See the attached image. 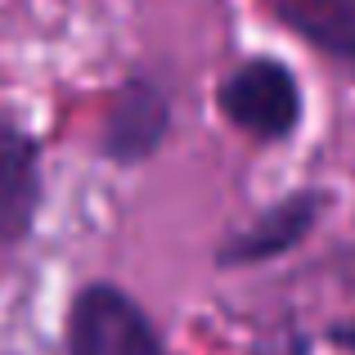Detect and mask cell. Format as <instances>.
<instances>
[{"instance_id": "cell-6", "label": "cell", "mask_w": 355, "mask_h": 355, "mask_svg": "<svg viewBox=\"0 0 355 355\" xmlns=\"http://www.w3.org/2000/svg\"><path fill=\"white\" fill-rule=\"evenodd\" d=\"M279 27L355 81V0H266Z\"/></svg>"}, {"instance_id": "cell-7", "label": "cell", "mask_w": 355, "mask_h": 355, "mask_svg": "<svg viewBox=\"0 0 355 355\" xmlns=\"http://www.w3.org/2000/svg\"><path fill=\"white\" fill-rule=\"evenodd\" d=\"M257 355H311V338L297 324H279L270 338H261Z\"/></svg>"}, {"instance_id": "cell-4", "label": "cell", "mask_w": 355, "mask_h": 355, "mask_svg": "<svg viewBox=\"0 0 355 355\" xmlns=\"http://www.w3.org/2000/svg\"><path fill=\"white\" fill-rule=\"evenodd\" d=\"M171 121H175L171 90L157 77H148V72H130L104 108L95 153L104 162L121 166V171H135V166L153 162L162 153L166 135H171Z\"/></svg>"}, {"instance_id": "cell-2", "label": "cell", "mask_w": 355, "mask_h": 355, "mask_svg": "<svg viewBox=\"0 0 355 355\" xmlns=\"http://www.w3.org/2000/svg\"><path fill=\"white\" fill-rule=\"evenodd\" d=\"M68 355H166L162 329L130 288L113 279H90L72 293L63 315Z\"/></svg>"}, {"instance_id": "cell-8", "label": "cell", "mask_w": 355, "mask_h": 355, "mask_svg": "<svg viewBox=\"0 0 355 355\" xmlns=\"http://www.w3.org/2000/svg\"><path fill=\"white\" fill-rule=\"evenodd\" d=\"M324 342H329L333 351H342V355H355V320H333L329 329L320 333Z\"/></svg>"}, {"instance_id": "cell-3", "label": "cell", "mask_w": 355, "mask_h": 355, "mask_svg": "<svg viewBox=\"0 0 355 355\" xmlns=\"http://www.w3.org/2000/svg\"><path fill=\"white\" fill-rule=\"evenodd\" d=\"M329 202H333L329 189H320V184H306V189H293L284 198L266 202L261 211H252V220H243L239 230H230L216 243L211 266L216 270H257V266H275V261L293 257L320 230Z\"/></svg>"}, {"instance_id": "cell-5", "label": "cell", "mask_w": 355, "mask_h": 355, "mask_svg": "<svg viewBox=\"0 0 355 355\" xmlns=\"http://www.w3.org/2000/svg\"><path fill=\"white\" fill-rule=\"evenodd\" d=\"M45 198L41 139L18 117L0 113V252H14L32 239Z\"/></svg>"}, {"instance_id": "cell-1", "label": "cell", "mask_w": 355, "mask_h": 355, "mask_svg": "<svg viewBox=\"0 0 355 355\" xmlns=\"http://www.w3.org/2000/svg\"><path fill=\"white\" fill-rule=\"evenodd\" d=\"M211 99H216V113L261 148L297 139V130L306 121L302 77L279 54H248V59H239L216 81Z\"/></svg>"}]
</instances>
